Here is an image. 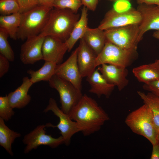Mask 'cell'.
<instances>
[{
  "label": "cell",
  "instance_id": "32",
  "mask_svg": "<svg viewBox=\"0 0 159 159\" xmlns=\"http://www.w3.org/2000/svg\"><path fill=\"white\" fill-rule=\"evenodd\" d=\"M144 88L159 97V80L145 84Z\"/></svg>",
  "mask_w": 159,
  "mask_h": 159
},
{
  "label": "cell",
  "instance_id": "5",
  "mask_svg": "<svg viewBox=\"0 0 159 159\" xmlns=\"http://www.w3.org/2000/svg\"><path fill=\"white\" fill-rule=\"evenodd\" d=\"M137 49L123 48L107 41L102 50L97 56L95 66L108 64L126 68L136 58Z\"/></svg>",
  "mask_w": 159,
  "mask_h": 159
},
{
  "label": "cell",
  "instance_id": "10",
  "mask_svg": "<svg viewBox=\"0 0 159 159\" xmlns=\"http://www.w3.org/2000/svg\"><path fill=\"white\" fill-rule=\"evenodd\" d=\"M52 111L59 119V123L54 127H57L60 131L61 136L64 140V144L69 146L70 144L72 136L80 132V130L75 122L70 118L69 115L64 113L58 106L56 100L52 98H50L48 104L44 110L46 113Z\"/></svg>",
  "mask_w": 159,
  "mask_h": 159
},
{
  "label": "cell",
  "instance_id": "40",
  "mask_svg": "<svg viewBox=\"0 0 159 159\" xmlns=\"http://www.w3.org/2000/svg\"><path fill=\"white\" fill-rule=\"evenodd\" d=\"M157 139H158V141L159 143V133L158 135Z\"/></svg>",
  "mask_w": 159,
  "mask_h": 159
},
{
  "label": "cell",
  "instance_id": "38",
  "mask_svg": "<svg viewBox=\"0 0 159 159\" xmlns=\"http://www.w3.org/2000/svg\"><path fill=\"white\" fill-rule=\"evenodd\" d=\"M154 37L159 40V30L156 31L153 34Z\"/></svg>",
  "mask_w": 159,
  "mask_h": 159
},
{
  "label": "cell",
  "instance_id": "39",
  "mask_svg": "<svg viewBox=\"0 0 159 159\" xmlns=\"http://www.w3.org/2000/svg\"><path fill=\"white\" fill-rule=\"evenodd\" d=\"M107 1H130L131 0H107Z\"/></svg>",
  "mask_w": 159,
  "mask_h": 159
},
{
  "label": "cell",
  "instance_id": "6",
  "mask_svg": "<svg viewBox=\"0 0 159 159\" xmlns=\"http://www.w3.org/2000/svg\"><path fill=\"white\" fill-rule=\"evenodd\" d=\"M48 82L50 87L56 90L59 94L61 110L69 115L82 97V91L77 89L69 82L55 74Z\"/></svg>",
  "mask_w": 159,
  "mask_h": 159
},
{
  "label": "cell",
  "instance_id": "22",
  "mask_svg": "<svg viewBox=\"0 0 159 159\" xmlns=\"http://www.w3.org/2000/svg\"><path fill=\"white\" fill-rule=\"evenodd\" d=\"M21 13L19 12L0 16V28L5 30L9 37L16 40L17 33L20 26Z\"/></svg>",
  "mask_w": 159,
  "mask_h": 159
},
{
  "label": "cell",
  "instance_id": "8",
  "mask_svg": "<svg viewBox=\"0 0 159 159\" xmlns=\"http://www.w3.org/2000/svg\"><path fill=\"white\" fill-rule=\"evenodd\" d=\"M104 32L107 41L123 48L137 49L139 43V24L110 28Z\"/></svg>",
  "mask_w": 159,
  "mask_h": 159
},
{
  "label": "cell",
  "instance_id": "21",
  "mask_svg": "<svg viewBox=\"0 0 159 159\" xmlns=\"http://www.w3.org/2000/svg\"><path fill=\"white\" fill-rule=\"evenodd\" d=\"M0 118V145L11 156L14 155L12 145L15 140L21 136L20 133L10 129Z\"/></svg>",
  "mask_w": 159,
  "mask_h": 159
},
{
  "label": "cell",
  "instance_id": "1",
  "mask_svg": "<svg viewBox=\"0 0 159 159\" xmlns=\"http://www.w3.org/2000/svg\"><path fill=\"white\" fill-rule=\"evenodd\" d=\"M69 115L76 122L80 131L85 136L98 131L110 119L108 114L96 101L85 94L83 95Z\"/></svg>",
  "mask_w": 159,
  "mask_h": 159
},
{
  "label": "cell",
  "instance_id": "7",
  "mask_svg": "<svg viewBox=\"0 0 159 159\" xmlns=\"http://www.w3.org/2000/svg\"><path fill=\"white\" fill-rule=\"evenodd\" d=\"M53 125L50 123L39 125L25 135L22 140L23 143L26 145L24 153L27 154L41 145H47L52 148H55L64 144V140L62 136L55 138L46 134L45 128L53 127Z\"/></svg>",
  "mask_w": 159,
  "mask_h": 159
},
{
  "label": "cell",
  "instance_id": "25",
  "mask_svg": "<svg viewBox=\"0 0 159 159\" xmlns=\"http://www.w3.org/2000/svg\"><path fill=\"white\" fill-rule=\"evenodd\" d=\"M138 94L150 110L156 127L159 133V97L150 92L147 94L138 91Z\"/></svg>",
  "mask_w": 159,
  "mask_h": 159
},
{
  "label": "cell",
  "instance_id": "4",
  "mask_svg": "<svg viewBox=\"0 0 159 159\" xmlns=\"http://www.w3.org/2000/svg\"><path fill=\"white\" fill-rule=\"evenodd\" d=\"M125 122L134 133L144 137L152 145L158 142L159 132L151 111L146 105L144 104L130 112L126 117Z\"/></svg>",
  "mask_w": 159,
  "mask_h": 159
},
{
  "label": "cell",
  "instance_id": "29",
  "mask_svg": "<svg viewBox=\"0 0 159 159\" xmlns=\"http://www.w3.org/2000/svg\"><path fill=\"white\" fill-rule=\"evenodd\" d=\"M82 5L81 0H55L53 7L57 8L68 9L77 13Z\"/></svg>",
  "mask_w": 159,
  "mask_h": 159
},
{
  "label": "cell",
  "instance_id": "34",
  "mask_svg": "<svg viewBox=\"0 0 159 159\" xmlns=\"http://www.w3.org/2000/svg\"><path fill=\"white\" fill-rule=\"evenodd\" d=\"M153 148L150 159H159V143L152 145Z\"/></svg>",
  "mask_w": 159,
  "mask_h": 159
},
{
  "label": "cell",
  "instance_id": "33",
  "mask_svg": "<svg viewBox=\"0 0 159 159\" xmlns=\"http://www.w3.org/2000/svg\"><path fill=\"white\" fill-rule=\"evenodd\" d=\"M82 5L86 7L88 9L95 11L99 0H81Z\"/></svg>",
  "mask_w": 159,
  "mask_h": 159
},
{
  "label": "cell",
  "instance_id": "15",
  "mask_svg": "<svg viewBox=\"0 0 159 159\" xmlns=\"http://www.w3.org/2000/svg\"><path fill=\"white\" fill-rule=\"evenodd\" d=\"M77 56V64L82 78L90 75L96 69L97 55L82 38L80 39Z\"/></svg>",
  "mask_w": 159,
  "mask_h": 159
},
{
  "label": "cell",
  "instance_id": "27",
  "mask_svg": "<svg viewBox=\"0 0 159 159\" xmlns=\"http://www.w3.org/2000/svg\"><path fill=\"white\" fill-rule=\"evenodd\" d=\"M20 7L17 0H0L1 15H7L19 12Z\"/></svg>",
  "mask_w": 159,
  "mask_h": 159
},
{
  "label": "cell",
  "instance_id": "35",
  "mask_svg": "<svg viewBox=\"0 0 159 159\" xmlns=\"http://www.w3.org/2000/svg\"><path fill=\"white\" fill-rule=\"evenodd\" d=\"M138 4H145L159 6V0H137Z\"/></svg>",
  "mask_w": 159,
  "mask_h": 159
},
{
  "label": "cell",
  "instance_id": "20",
  "mask_svg": "<svg viewBox=\"0 0 159 159\" xmlns=\"http://www.w3.org/2000/svg\"><path fill=\"white\" fill-rule=\"evenodd\" d=\"M88 10L86 7H83L79 19L74 26L69 37L65 42L68 52L71 51L78 40L82 38L88 27Z\"/></svg>",
  "mask_w": 159,
  "mask_h": 159
},
{
  "label": "cell",
  "instance_id": "12",
  "mask_svg": "<svg viewBox=\"0 0 159 159\" xmlns=\"http://www.w3.org/2000/svg\"><path fill=\"white\" fill-rule=\"evenodd\" d=\"M137 9L141 17V22L139 25V34L138 40L139 42L147 31L152 30H159V6L140 4Z\"/></svg>",
  "mask_w": 159,
  "mask_h": 159
},
{
  "label": "cell",
  "instance_id": "16",
  "mask_svg": "<svg viewBox=\"0 0 159 159\" xmlns=\"http://www.w3.org/2000/svg\"><path fill=\"white\" fill-rule=\"evenodd\" d=\"M103 77L109 83L114 85L121 91L128 84V72L126 68L113 65L103 64L97 68Z\"/></svg>",
  "mask_w": 159,
  "mask_h": 159
},
{
  "label": "cell",
  "instance_id": "37",
  "mask_svg": "<svg viewBox=\"0 0 159 159\" xmlns=\"http://www.w3.org/2000/svg\"><path fill=\"white\" fill-rule=\"evenodd\" d=\"M149 64L159 71V58L156 60L154 62Z\"/></svg>",
  "mask_w": 159,
  "mask_h": 159
},
{
  "label": "cell",
  "instance_id": "11",
  "mask_svg": "<svg viewBox=\"0 0 159 159\" xmlns=\"http://www.w3.org/2000/svg\"><path fill=\"white\" fill-rule=\"evenodd\" d=\"M78 47L64 62L57 64L55 74L71 83L82 91V77L77 62Z\"/></svg>",
  "mask_w": 159,
  "mask_h": 159
},
{
  "label": "cell",
  "instance_id": "26",
  "mask_svg": "<svg viewBox=\"0 0 159 159\" xmlns=\"http://www.w3.org/2000/svg\"><path fill=\"white\" fill-rule=\"evenodd\" d=\"M9 37L7 32L0 28V54L9 61L13 62L14 59V54L8 40Z\"/></svg>",
  "mask_w": 159,
  "mask_h": 159
},
{
  "label": "cell",
  "instance_id": "18",
  "mask_svg": "<svg viewBox=\"0 0 159 159\" xmlns=\"http://www.w3.org/2000/svg\"><path fill=\"white\" fill-rule=\"evenodd\" d=\"M87 80L91 86L89 92L95 94L98 97L104 95L108 98L115 86L109 83L97 68L90 75L87 77Z\"/></svg>",
  "mask_w": 159,
  "mask_h": 159
},
{
  "label": "cell",
  "instance_id": "30",
  "mask_svg": "<svg viewBox=\"0 0 159 159\" xmlns=\"http://www.w3.org/2000/svg\"><path fill=\"white\" fill-rule=\"evenodd\" d=\"M19 6V13H22L39 5L38 0H17Z\"/></svg>",
  "mask_w": 159,
  "mask_h": 159
},
{
  "label": "cell",
  "instance_id": "9",
  "mask_svg": "<svg viewBox=\"0 0 159 159\" xmlns=\"http://www.w3.org/2000/svg\"><path fill=\"white\" fill-rule=\"evenodd\" d=\"M141 17L139 11L131 8L123 11H118L115 8L109 10L98 27L105 30L131 24H139Z\"/></svg>",
  "mask_w": 159,
  "mask_h": 159
},
{
  "label": "cell",
  "instance_id": "36",
  "mask_svg": "<svg viewBox=\"0 0 159 159\" xmlns=\"http://www.w3.org/2000/svg\"><path fill=\"white\" fill-rule=\"evenodd\" d=\"M55 0H38L39 5L50 6L53 8V4Z\"/></svg>",
  "mask_w": 159,
  "mask_h": 159
},
{
  "label": "cell",
  "instance_id": "3",
  "mask_svg": "<svg viewBox=\"0 0 159 159\" xmlns=\"http://www.w3.org/2000/svg\"><path fill=\"white\" fill-rule=\"evenodd\" d=\"M53 8L50 6L38 5L21 13L17 39L24 40L40 34L48 20Z\"/></svg>",
  "mask_w": 159,
  "mask_h": 159
},
{
  "label": "cell",
  "instance_id": "31",
  "mask_svg": "<svg viewBox=\"0 0 159 159\" xmlns=\"http://www.w3.org/2000/svg\"><path fill=\"white\" fill-rule=\"evenodd\" d=\"M9 60L0 54V77H2L9 71Z\"/></svg>",
  "mask_w": 159,
  "mask_h": 159
},
{
  "label": "cell",
  "instance_id": "19",
  "mask_svg": "<svg viewBox=\"0 0 159 159\" xmlns=\"http://www.w3.org/2000/svg\"><path fill=\"white\" fill-rule=\"evenodd\" d=\"M82 38L97 55L102 51L107 41L104 30L98 27H88Z\"/></svg>",
  "mask_w": 159,
  "mask_h": 159
},
{
  "label": "cell",
  "instance_id": "2",
  "mask_svg": "<svg viewBox=\"0 0 159 159\" xmlns=\"http://www.w3.org/2000/svg\"><path fill=\"white\" fill-rule=\"evenodd\" d=\"M80 15L68 9L53 8L48 20L40 34L52 36L64 42L69 38Z\"/></svg>",
  "mask_w": 159,
  "mask_h": 159
},
{
  "label": "cell",
  "instance_id": "14",
  "mask_svg": "<svg viewBox=\"0 0 159 159\" xmlns=\"http://www.w3.org/2000/svg\"><path fill=\"white\" fill-rule=\"evenodd\" d=\"M68 50L65 42L56 37L47 36L42 48L43 60L59 64L62 63L64 56Z\"/></svg>",
  "mask_w": 159,
  "mask_h": 159
},
{
  "label": "cell",
  "instance_id": "23",
  "mask_svg": "<svg viewBox=\"0 0 159 159\" xmlns=\"http://www.w3.org/2000/svg\"><path fill=\"white\" fill-rule=\"evenodd\" d=\"M57 65L51 62L45 61L43 65L37 71L28 70L27 73L30 76V81L33 84L42 81L49 82L55 74Z\"/></svg>",
  "mask_w": 159,
  "mask_h": 159
},
{
  "label": "cell",
  "instance_id": "24",
  "mask_svg": "<svg viewBox=\"0 0 159 159\" xmlns=\"http://www.w3.org/2000/svg\"><path fill=\"white\" fill-rule=\"evenodd\" d=\"M132 72L138 81L145 84L159 80V71L149 64L134 68Z\"/></svg>",
  "mask_w": 159,
  "mask_h": 159
},
{
  "label": "cell",
  "instance_id": "13",
  "mask_svg": "<svg viewBox=\"0 0 159 159\" xmlns=\"http://www.w3.org/2000/svg\"><path fill=\"white\" fill-rule=\"evenodd\" d=\"M45 36L41 34L27 38L21 46L20 58L24 64H33L43 60L42 48Z\"/></svg>",
  "mask_w": 159,
  "mask_h": 159
},
{
  "label": "cell",
  "instance_id": "28",
  "mask_svg": "<svg viewBox=\"0 0 159 159\" xmlns=\"http://www.w3.org/2000/svg\"><path fill=\"white\" fill-rule=\"evenodd\" d=\"M13 109L10 104L7 95L0 97V118L5 121L9 120L15 114Z\"/></svg>",
  "mask_w": 159,
  "mask_h": 159
},
{
  "label": "cell",
  "instance_id": "17",
  "mask_svg": "<svg viewBox=\"0 0 159 159\" xmlns=\"http://www.w3.org/2000/svg\"><path fill=\"white\" fill-rule=\"evenodd\" d=\"M22 80L20 86L7 95L10 104L13 109L23 108L29 103L31 100L28 92L33 84L27 76L24 77Z\"/></svg>",
  "mask_w": 159,
  "mask_h": 159
}]
</instances>
